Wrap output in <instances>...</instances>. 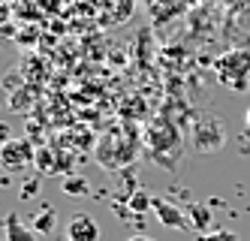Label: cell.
Here are the masks:
<instances>
[{
	"mask_svg": "<svg viewBox=\"0 0 250 241\" xmlns=\"http://www.w3.org/2000/svg\"><path fill=\"white\" fill-rule=\"evenodd\" d=\"M196 241H238V235L229 229H214V232H202Z\"/></svg>",
	"mask_w": 250,
	"mask_h": 241,
	"instance_id": "9",
	"label": "cell"
},
{
	"mask_svg": "<svg viewBox=\"0 0 250 241\" xmlns=\"http://www.w3.org/2000/svg\"><path fill=\"white\" fill-rule=\"evenodd\" d=\"M66 238L69 241H100V223L91 214H73L66 223Z\"/></svg>",
	"mask_w": 250,
	"mask_h": 241,
	"instance_id": "2",
	"label": "cell"
},
{
	"mask_svg": "<svg viewBox=\"0 0 250 241\" xmlns=\"http://www.w3.org/2000/svg\"><path fill=\"white\" fill-rule=\"evenodd\" d=\"M151 211L157 214V220H160L166 229H184V226H190L187 211L175 208L172 202H166V199H154V208H151Z\"/></svg>",
	"mask_w": 250,
	"mask_h": 241,
	"instance_id": "3",
	"label": "cell"
},
{
	"mask_svg": "<svg viewBox=\"0 0 250 241\" xmlns=\"http://www.w3.org/2000/svg\"><path fill=\"white\" fill-rule=\"evenodd\" d=\"M37 166H42V172L55 169V160H51V154L45 151V148H40V151H37Z\"/></svg>",
	"mask_w": 250,
	"mask_h": 241,
	"instance_id": "10",
	"label": "cell"
},
{
	"mask_svg": "<svg viewBox=\"0 0 250 241\" xmlns=\"http://www.w3.org/2000/svg\"><path fill=\"white\" fill-rule=\"evenodd\" d=\"M130 241H151V238H148V235H133Z\"/></svg>",
	"mask_w": 250,
	"mask_h": 241,
	"instance_id": "13",
	"label": "cell"
},
{
	"mask_svg": "<svg viewBox=\"0 0 250 241\" xmlns=\"http://www.w3.org/2000/svg\"><path fill=\"white\" fill-rule=\"evenodd\" d=\"M244 124H247V130H250V109H247V115H244Z\"/></svg>",
	"mask_w": 250,
	"mask_h": 241,
	"instance_id": "14",
	"label": "cell"
},
{
	"mask_svg": "<svg viewBox=\"0 0 250 241\" xmlns=\"http://www.w3.org/2000/svg\"><path fill=\"white\" fill-rule=\"evenodd\" d=\"M61 187H63L66 196H87L91 184H87V178H82V175H69V178H63Z\"/></svg>",
	"mask_w": 250,
	"mask_h": 241,
	"instance_id": "7",
	"label": "cell"
},
{
	"mask_svg": "<svg viewBox=\"0 0 250 241\" xmlns=\"http://www.w3.org/2000/svg\"><path fill=\"white\" fill-rule=\"evenodd\" d=\"M3 142H9V130H6V127H0V145H3Z\"/></svg>",
	"mask_w": 250,
	"mask_h": 241,
	"instance_id": "12",
	"label": "cell"
},
{
	"mask_svg": "<svg viewBox=\"0 0 250 241\" xmlns=\"http://www.w3.org/2000/svg\"><path fill=\"white\" fill-rule=\"evenodd\" d=\"M187 217H190V226L199 229V235L208 232V223H211V211H208V205H202V202H193V205H187Z\"/></svg>",
	"mask_w": 250,
	"mask_h": 241,
	"instance_id": "5",
	"label": "cell"
},
{
	"mask_svg": "<svg viewBox=\"0 0 250 241\" xmlns=\"http://www.w3.org/2000/svg\"><path fill=\"white\" fill-rule=\"evenodd\" d=\"M37 190H40V178H27L21 184V196L24 199H33V196H37Z\"/></svg>",
	"mask_w": 250,
	"mask_h": 241,
	"instance_id": "11",
	"label": "cell"
},
{
	"mask_svg": "<svg viewBox=\"0 0 250 241\" xmlns=\"http://www.w3.org/2000/svg\"><path fill=\"white\" fill-rule=\"evenodd\" d=\"M130 208L136 211V214H142V211H148V208H154V199L145 193V190H136L133 196H130Z\"/></svg>",
	"mask_w": 250,
	"mask_h": 241,
	"instance_id": "8",
	"label": "cell"
},
{
	"mask_svg": "<svg viewBox=\"0 0 250 241\" xmlns=\"http://www.w3.org/2000/svg\"><path fill=\"white\" fill-rule=\"evenodd\" d=\"M3 229H6V241H37V232L27 229V226H24L15 214H6Z\"/></svg>",
	"mask_w": 250,
	"mask_h": 241,
	"instance_id": "4",
	"label": "cell"
},
{
	"mask_svg": "<svg viewBox=\"0 0 250 241\" xmlns=\"http://www.w3.org/2000/svg\"><path fill=\"white\" fill-rule=\"evenodd\" d=\"M55 226H58V214L51 211V208H45L42 214L33 217V232H40V235H51Z\"/></svg>",
	"mask_w": 250,
	"mask_h": 241,
	"instance_id": "6",
	"label": "cell"
},
{
	"mask_svg": "<svg viewBox=\"0 0 250 241\" xmlns=\"http://www.w3.org/2000/svg\"><path fill=\"white\" fill-rule=\"evenodd\" d=\"M30 163H37V151L27 139H9L0 145V166L6 172H19V169H27Z\"/></svg>",
	"mask_w": 250,
	"mask_h": 241,
	"instance_id": "1",
	"label": "cell"
}]
</instances>
